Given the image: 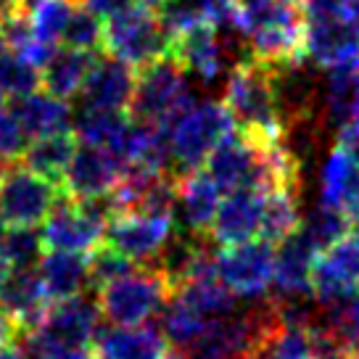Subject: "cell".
<instances>
[{
    "mask_svg": "<svg viewBox=\"0 0 359 359\" xmlns=\"http://www.w3.org/2000/svg\"><path fill=\"white\" fill-rule=\"evenodd\" d=\"M222 103L238 133H243L246 137H257V140L280 137L283 114L272 67L251 56L238 61L227 74Z\"/></svg>",
    "mask_w": 359,
    "mask_h": 359,
    "instance_id": "1",
    "label": "cell"
},
{
    "mask_svg": "<svg viewBox=\"0 0 359 359\" xmlns=\"http://www.w3.org/2000/svg\"><path fill=\"white\" fill-rule=\"evenodd\" d=\"M98 325H101V309L95 296L77 293L61 302H50L43 320L19 338L27 359H43L58 351L88 348Z\"/></svg>",
    "mask_w": 359,
    "mask_h": 359,
    "instance_id": "2",
    "label": "cell"
},
{
    "mask_svg": "<svg viewBox=\"0 0 359 359\" xmlns=\"http://www.w3.org/2000/svg\"><path fill=\"white\" fill-rule=\"evenodd\" d=\"M196 101L198 98L185 82V69L169 53L146 67L135 69V88L127 111L137 122L161 124L169 130V124Z\"/></svg>",
    "mask_w": 359,
    "mask_h": 359,
    "instance_id": "3",
    "label": "cell"
},
{
    "mask_svg": "<svg viewBox=\"0 0 359 359\" xmlns=\"http://www.w3.org/2000/svg\"><path fill=\"white\" fill-rule=\"evenodd\" d=\"M169 285L151 264H135L127 275L95 291L101 317L111 325H143L161 312Z\"/></svg>",
    "mask_w": 359,
    "mask_h": 359,
    "instance_id": "4",
    "label": "cell"
},
{
    "mask_svg": "<svg viewBox=\"0 0 359 359\" xmlns=\"http://www.w3.org/2000/svg\"><path fill=\"white\" fill-rule=\"evenodd\" d=\"M236 124L219 101H196L191 109L180 114L169 124V146H172V172L182 175L191 169L203 167L212 148L227 133H233Z\"/></svg>",
    "mask_w": 359,
    "mask_h": 359,
    "instance_id": "5",
    "label": "cell"
},
{
    "mask_svg": "<svg viewBox=\"0 0 359 359\" xmlns=\"http://www.w3.org/2000/svg\"><path fill=\"white\" fill-rule=\"evenodd\" d=\"M103 50L133 69H140L169 56L172 34L161 27L156 11L127 8L103 19Z\"/></svg>",
    "mask_w": 359,
    "mask_h": 359,
    "instance_id": "6",
    "label": "cell"
},
{
    "mask_svg": "<svg viewBox=\"0 0 359 359\" xmlns=\"http://www.w3.org/2000/svg\"><path fill=\"white\" fill-rule=\"evenodd\" d=\"M61 193H64L61 185L34 175L32 169H27L16 158L0 180V222L3 227L11 224L40 227Z\"/></svg>",
    "mask_w": 359,
    "mask_h": 359,
    "instance_id": "7",
    "label": "cell"
},
{
    "mask_svg": "<svg viewBox=\"0 0 359 359\" xmlns=\"http://www.w3.org/2000/svg\"><path fill=\"white\" fill-rule=\"evenodd\" d=\"M217 275L219 280L243 302L264 299L272 288V264L275 243L264 238H251L236 246H222L217 251Z\"/></svg>",
    "mask_w": 359,
    "mask_h": 359,
    "instance_id": "8",
    "label": "cell"
},
{
    "mask_svg": "<svg viewBox=\"0 0 359 359\" xmlns=\"http://www.w3.org/2000/svg\"><path fill=\"white\" fill-rule=\"evenodd\" d=\"M359 291V241L351 236L320 251L312 267V296L325 309L346 304Z\"/></svg>",
    "mask_w": 359,
    "mask_h": 359,
    "instance_id": "9",
    "label": "cell"
},
{
    "mask_svg": "<svg viewBox=\"0 0 359 359\" xmlns=\"http://www.w3.org/2000/svg\"><path fill=\"white\" fill-rule=\"evenodd\" d=\"M175 219L164 214L148 212H122L114 214L103 227V241L122 251L135 264H148L172 236Z\"/></svg>",
    "mask_w": 359,
    "mask_h": 359,
    "instance_id": "10",
    "label": "cell"
},
{
    "mask_svg": "<svg viewBox=\"0 0 359 359\" xmlns=\"http://www.w3.org/2000/svg\"><path fill=\"white\" fill-rule=\"evenodd\" d=\"M135 88V69L119 61L111 53H95L88 74L77 90L79 109H106V111H127Z\"/></svg>",
    "mask_w": 359,
    "mask_h": 359,
    "instance_id": "11",
    "label": "cell"
},
{
    "mask_svg": "<svg viewBox=\"0 0 359 359\" xmlns=\"http://www.w3.org/2000/svg\"><path fill=\"white\" fill-rule=\"evenodd\" d=\"M40 236L45 248L90 254L103 241V224L95 222L88 212H82L74 198L61 193L40 224Z\"/></svg>",
    "mask_w": 359,
    "mask_h": 359,
    "instance_id": "12",
    "label": "cell"
},
{
    "mask_svg": "<svg viewBox=\"0 0 359 359\" xmlns=\"http://www.w3.org/2000/svg\"><path fill=\"white\" fill-rule=\"evenodd\" d=\"M122 169V161L114 156L111 151H106L101 146L77 143L67 164L64 180H61V191L74 201L103 196L116 185Z\"/></svg>",
    "mask_w": 359,
    "mask_h": 359,
    "instance_id": "13",
    "label": "cell"
},
{
    "mask_svg": "<svg viewBox=\"0 0 359 359\" xmlns=\"http://www.w3.org/2000/svg\"><path fill=\"white\" fill-rule=\"evenodd\" d=\"M317 248L296 227L291 236L275 243V264H272V299H291V296H312V267Z\"/></svg>",
    "mask_w": 359,
    "mask_h": 359,
    "instance_id": "14",
    "label": "cell"
},
{
    "mask_svg": "<svg viewBox=\"0 0 359 359\" xmlns=\"http://www.w3.org/2000/svg\"><path fill=\"white\" fill-rule=\"evenodd\" d=\"M304 56L317 69L359 61V22L312 19L304 22Z\"/></svg>",
    "mask_w": 359,
    "mask_h": 359,
    "instance_id": "15",
    "label": "cell"
},
{
    "mask_svg": "<svg viewBox=\"0 0 359 359\" xmlns=\"http://www.w3.org/2000/svg\"><path fill=\"white\" fill-rule=\"evenodd\" d=\"M169 53L180 67L185 69V74H196L206 85H212L214 79L224 72V67H230L227 53H224L222 34L206 22L193 24L180 34H175Z\"/></svg>",
    "mask_w": 359,
    "mask_h": 359,
    "instance_id": "16",
    "label": "cell"
},
{
    "mask_svg": "<svg viewBox=\"0 0 359 359\" xmlns=\"http://www.w3.org/2000/svg\"><path fill=\"white\" fill-rule=\"evenodd\" d=\"M50 299L34 267H6L0 275V309L13 320L19 333L32 330L48 312Z\"/></svg>",
    "mask_w": 359,
    "mask_h": 359,
    "instance_id": "17",
    "label": "cell"
},
{
    "mask_svg": "<svg viewBox=\"0 0 359 359\" xmlns=\"http://www.w3.org/2000/svg\"><path fill=\"white\" fill-rule=\"evenodd\" d=\"M222 201V191L217 188L203 167L177 175V198H175V227L188 233H209L214 212Z\"/></svg>",
    "mask_w": 359,
    "mask_h": 359,
    "instance_id": "18",
    "label": "cell"
},
{
    "mask_svg": "<svg viewBox=\"0 0 359 359\" xmlns=\"http://www.w3.org/2000/svg\"><path fill=\"white\" fill-rule=\"evenodd\" d=\"M95 359H161L169 351L161 330L143 325H98L93 336Z\"/></svg>",
    "mask_w": 359,
    "mask_h": 359,
    "instance_id": "19",
    "label": "cell"
},
{
    "mask_svg": "<svg viewBox=\"0 0 359 359\" xmlns=\"http://www.w3.org/2000/svg\"><path fill=\"white\" fill-rule=\"evenodd\" d=\"M262 203L264 196L251 191H236L224 193L217 212H214L209 236L217 246H236L251 238H259L262 227Z\"/></svg>",
    "mask_w": 359,
    "mask_h": 359,
    "instance_id": "20",
    "label": "cell"
},
{
    "mask_svg": "<svg viewBox=\"0 0 359 359\" xmlns=\"http://www.w3.org/2000/svg\"><path fill=\"white\" fill-rule=\"evenodd\" d=\"M11 114L19 119L22 130L27 137H43V135H56V133H72V119L74 111L69 101L50 95L48 90H34L29 95L13 98L6 103Z\"/></svg>",
    "mask_w": 359,
    "mask_h": 359,
    "instance_id": "21",
    "label": "cell"
},
{
    "mask_svg": "<svg viewBox=\"0 0 359 359\" xmlns=\"http://www.w3.org/2000/svg\"><path fill=\"white\" fill-rule=\"evenodd\" d=\"M320 203L354 214L359 209V164L336 143L320 169Z\"/></svg>",
    "mask_w": 359,
    "mask_h": 359,
    "instance_id": "22",
    "label": "cell"
},
{
    "mask_svg": "<svg viewBox=\"0 0 359 359\" xmlns=\"http://www.w3.org/2000/svg\"><path fill=\"white\" fill-rule=\"evenodd\" d=\"M325 82L320 90V116L327 130H341L351 122L359 106V61L323 69Z\"/></svg>",
    "mask_w": 359,
    "mask_h": 359,
    "instance_id": "23",
    "label": "cell"
},
{
    "mask_svg": "<svg viewBox=\"0 0 359 359\" xmlns=\"http://www.w3.org/2000/svg\"><path fill=\"white\" fill-rule=\"evenodd\" d=\"M34 269H37V278L43 283L50 302L77 296L88 288V254L45 248V254L40 257Z\"/></svg>",
    "mask_w": 359,
    "mask_h": 359,
    "instance_id": "24",
    "label": "cell"
},
{
    "mask_svg": "<svg viewBox=\"0 0 359 359\" xmlns=\"http://www.w3.org/2000/svg\"><path fill=\"white\" fill-rule=\"evenodd\" d=\"M93 58H95V53H85L77 48H67V45L56 48L40 69V88L48 90L56 98H64V101L74 98Z\"/></svg>",
    "mask_w": 359,
    "mask_h": 359,
    "instance_id": "25",
    "label": "cell"
},
{
    "mask_svg": "<svg viewBox=\"0 0 359 359\" xmlns=\"http://www.w3.org/2000/svg\"><path fill=\"white\" fill-rule=\"evenodd\" d=\"M74 148H77V140H74L72 133L43 135V137H32V140L27 143L19 161H22L27 169H32L34 175H40V177L61 185Z\"/></svg>",
    "mask_w": 359,
    "mask_h": 359,
    "instance_id": "26",
    "label": "cell"
},
{
    "mask_svg": "<svg viewBox=\"0 0 359 359\" xmlns=\"http://www.w3.org/2000/svg\"><path fill=\"white\" fill-rule=\"evenodd\" d=\"M158 314H161V336L177 351H193L212 323L209 317L196 312L188 302H182L177 293H169Z\"/></svg>",
    "mask_w": 359,
    "mask_h": 359,
    "instance_id": "27",
    "label": "cell"
},
{
    "mask_svg": "<svg viewBox=\"0 0 359 359\" xmlns=\"http://www.w3.org/2000/svg\"><path fill=\"white\" fill-rule=\"evenodd\" d=\"M302 224V203H299V188H278L264 193L262 203V227L259 238L269 243H280L285 236Z\"/></svg>",
    "mask_w": 359,
    "mask_h": 359,
    "instance_id": "28",
    "label": "cell"
},
{
    "mask_svg": "<svg viewBox=\"0 0 359 359\" xmlns=\"http://www.w3.org/2000/svg\"><path fill=\"white\" fill-rule=\"evenodd\" d=\"M130 122L127 111H106V109H79L72 119V135L77 143L111 148L116 137Z\"/></svg>",
    "mask_w": 359,
    "mask_h": 359,
    "instance_id": "29",
    "label": "cell"
},
{
    "mask_svg": "<svg viewBox=\"0 0 359 359\" xmlns=\"http://www.w3.org/2000/svg\"><path fill=\"white\" fill-rule=\"evenodd\" d=\"M45 254L43 236L29 224H11L0 233V259L6 267H37Z\"/></svg>",
    "mask_w": 359,
    "mask_h": 359,
    "instance_id": "30",
    "label": "cell"
},
{
    "mask_svg": "<svg viewBox=\"0 0 359 359\" xmlns=\"http://www.w3.org/2000/svg\"><path fill=\"white\" fill-rule=\"evenodd\" d=\"M348 224H351V219L346 212L317 203L306 217H302L299 227L304 230V236L312 241L317 251H325L327 246H333L341 238L348 236Z\"/></svg>",
    "mask_w": 359,
    "mask_h": 359,
    "instance_id": "31",
    "label": "cell"
},
{
    "mask_svg": "<svg viewBox=\"0 0 359 359\" xmlns=\"http://www.w3.org/2000/svg\"><path fill=\"white\" fill-rule=\"evenodd\" d=\"M34 90H40V67L13 50H0V93L6 101L29 95Z\"/></svg>",
    "mask_w": 359,
    "mask_h": 359,
    "instance_id": "32",
    "label": "cell"
},
{
    "mask_svg": "<svg viewBox=\"0 0 359 359\" xmlns=\"http://www.w3.org/2000/svg\"><path fill=\"white\" fill-rule=\"evenodd\" d=\"M61 43L67 48H77L85 53H101L103 50V19L88 8L82 0H77L74 11L69 16V24L64 29Z\"/></svg>",
    "mask_w": 359,
    "mask_h": 359,
    "instance_id": "33",
    "label": "cell"
},
{
    "mask_svg": "<svg viewBox=\"0 0 359 359\" xmlns=\"http://www.w3.org/2000/svg\"><path fill=\"white\" fill-rule=\"evenodd\" d=\"M257 359H317L309 327L280 325L259 348Z\"/></svg>",
    "mask_w": 359,
    "mask_h": 359,
    "instance_id": "34",
    "label": "cell"
},
{
    "mask_svg": "<svg viewBox=\"0 0 359 359\" xmlns=\"http://www.w3.org/2000/svg\"><path fill=\"white\" fill-rule=\"evenodd\" d=\"M74 6H77V0H40V3H34L29 8L34 37L45 45L61 43Z\"/></svg>",
    "mask_w": 359,
    "mask_h": 359,
    "instance_id": "35",
    "label": "cell"
},
{
    "mask_svg": "<svg viewBox=\"0 0 359 359\" xmlns=\"http://www.w3.org/2000/svg\"><path fill=\"white\" fill-rule=\"evenodd\" d=\"M135 267L133 259H127L122 251H116L114 246H109L106 241H101L98 246L88 254V285L90 288H101L106 283L116 280L127 275Z\"/></svg>",
    "mask_w": 359,
    "mask_h": 359,
    "instance_id": "36",
    "label": "cell"
},
{
    "mask_svg": "<svg viewBox=\"0 0 359 359\" xmlns=\"http://www.w3.org/2000/svg\"><path fill=\"white\" fill-rule=\"evenodd\" d=\"M27 143H29V137L22 130L19 119L13 116L8 106H0V158L16 161Z\"/></svg>",
    "mask_w": 359,
    "mask_h": 359,
    "instance_id": "37",
    "label": "cell"
},
{
    "mask_svg": "<svg viewBox=\"0 0 359 359\" xmlns=\"http://www.w3.org/2000/svg\"><path fill=\"white\" fill-rule=\"evenodd\" d=\"M88 8L98 13L101 19H109L114 13L127 11V8H148V11H156L161 6V0H82Z\"/></svg>",
    "mask_w": 359,
    "mask_h": 359,
    "instance_id": "38",
    "label": "cell"
},
{
    "mask_svg": "<svg viewBox=\"0 0 359 359\" xmlns=\"http://www.w3.org/2000/svg\"><path fill=\"white\" fill-rule=\"evenodd\" d=\"M336 135H338L336 143H341V146L346 148L348 154L357 158V164H359V133L357 130H354V127H341Z\"/></svg>",
    "mask_w": 359,
    "mask_h": 359,
    "instance_id": "39",
    "label": "cell"
},
{
    "mask_svg": "<svg viewBox=\"0 0 359 359\" xmlns=\"http://www.w3.org/2000/svg\"><path fill=\"white\" fill-rule=\"evenodd\" d=\"M19 327L13 325V320L8 314L0 309V344H6V341H13V338H19Z\"/></svg>",
    "mask_w": 359,
    "mask_h": 359,
    "instance_id": "40",
    "label": "cell"
},
{
    "mask_svg": "<svg viewBox=\"0 0 359 359\" xmlns=\"http://www.w3.org/2000/svg\"><path fill=\"white\" fill-rule=\"evenodd\" d=\"M0 359H27L22 341H19V338H13V341L0 344Z\"/></svg>",
    "mask_w": 359,
    "mask_h": 359,
    "instance_id": "41",
    "label": "cell"
},
{
    "mask_svg": "<svg viewBox=\"0 0 359 359\" xmlns=\"http://www.w3.org/2000/svg\"><path fill=\"white\" fill-rule=\"evenodd\" d=\"M43 359H95L90 348H72V351H58V354H48Z\"/></svg>",
    "mask_w": 359,
    "mask_h": 359,
    "instance_id": "42",
    "label": "cell"
},
{
    "mask_svg": "<svg viewBox=\"0 0 359 359\" xmlns=\"http://www.w3.org/2000/svg\"><path fill=\"white\" fill-rule=\"evenodd\" d=\"M348 219H351V224H348V236L354 238V241H359V209L354 214H348Z\"/></svg>",
    "mask_w": 359,
    "mask_h": 359,
    "instance_id": "43",
    "label": "cell"
},
{
    "mask_svg": "<svg viewBox=\"0 0 359 359\" xmlns=\"http://www.w3.org/2000/svg\"><path fill=\"white\" fill-rule=\"evenodd\" d=\"M193 359H227V357H222V354H212V351H196Z\"/></svg>",
    "mask_w": 359,
    "mask_h": 359,
    "instance_id": "44",
    "label": "cell"
},
{
    "mask_svg": "<svg viewBox=\"0 0 359 359\" xmlns=\"http://www.w3.org/2000/svg\"><path fill=\"white\" fill-rule=\"evenodd\" d=\"M161 359H188V354H185V351H177V348H175V351H167V354H164Z\"/></svg>",
    "mask_w": 359,
    "mask_h": 359,
    "instance_id": "45",
    "label": "cell"
},
{
    "mask_svg": "<svg viewBox=\"0 0 359 359\" xmlns=\"http://www.w3.org/2000/svg\"><path fill=\"white\" fill-rule=\"evenodd\" d=\"M8 164H11V161H6V158H0V180H3V175H6V169H8Z\"/></svg>",
    "mask_w": 359,
    "mask_h": 359,
    "instance_id": "46",
    "label": "cell"
},
{
    "mask_svg": "<svg viewBox=\"0 0 359 359\" xmlns=\"http://www.w3.org/2000/svg\"><path fill=\"white\" fill-rule=\"evenodd\" d=\"M19 3H22V6H27V8H32L34 3H40V0H19Z\"/></svg>",
    "mask_w": 359,
    "mask_h": 359,
    "instance_id": "47",
    "label": "cell"
},
{
    "mask_svg": "<svg viewBox=\"0 0 359 359\" xmlns=\"http://www.w3.org/2000/svg\"><path fill=\"white\" fill-rule=\"evenodd\" d=\"M0 50H6V43H3V34H0Z\"/></svg>",
    "mask_w": 359,
    "mask_h": 359,
    "instance_id": "48",
    "label": "cell"
}]
</instances>
